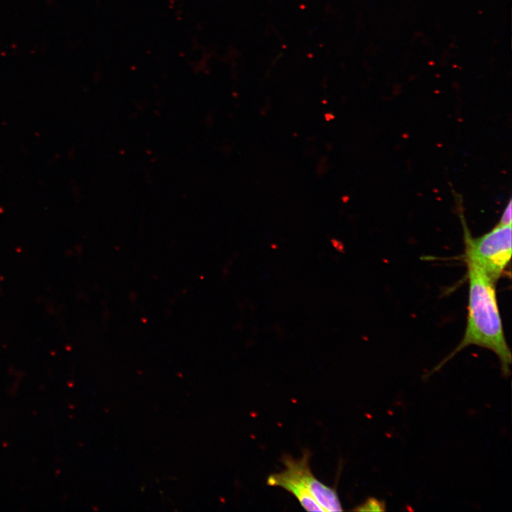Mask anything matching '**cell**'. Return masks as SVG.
<instances>
[{
    "label": "cell",
    "mask_w": 512,
    "mask_h": 512,
    "mask_svg": "<svg viewBox=\"0 0 512 512\" xmlns=\"http://www.w3.org/2000/svg\"><path fill=\"white\" fill-rule=\"evenodd\" d=\"M469 279L466 326L457 347L428 374L439 370L464 348L475 345L491 350L498 356L503 375L511 374V352L503 332L495 282L470 260H465Z\"/></svg>",
    "instance_id": "6da1fadb"
},
{
    "label": "cell",
    "mask_w": 512,
    "mask_h": 512,
    "mask_svg": "<svg viewBox=\"0 0 512 512\" xmlns=\"http://www.w3.org/2000/svg\"><path fill=\"white\" fill-rule=\"evenodd\" d=\"M465 230V260L476 264L495 282L506 271L511 257V225L497 224L478 238Z\"/></svg>",
    "instance_id": "7a4b0ae2"
},
{
    "label": "cell",
    "mask_w": 512,
    "mask_h": 512,
    "mask_svg": "<svg viewBox=\"0 0 512 512\" xmlns=\"http://www.w3.org/2000/svg\"><path fill=\"white\" fill-rule=\"evenodd\" d=\"M311 455L309 449L304 450L302 457L298 459H294L289 454L282 455L281 462L286 467L284 471L308 489L326 511H342L336 490L319 481L311 472L309 466Z\"/></svg>",
    "instance_id": "3957f363"
},
{
    "label": "cell",
    "mask_w": 512,
    "mask_h": 512,
    "mask_svg": "<svg viewBox=\"0 0 512 512\" xmlns=\"http://www.w3.org/2000/svg\"><path fill=\"white\" fill-rule=\"evenodd\" d=\"M267 484L280 487L292 494L301 506L309 511H326L315 499L311 492L297 479L284 470L279 473L271 474L267 479Z\"/></svg>",
    "instance_id": "277c9868"
},
{
    "label": "cell",
    "mask_w": 512,
    "mask_h": 512,
    "mask_svg": "<svg viewBox=\"0 0 512 512\" xmlns=\"http://www.w3.org/2000/svg\"><path fill=\"white\" fill-rule=\"evenodd\" d=\"M385 502L374 497L368 498L362 504L353 509L355 511H385Z\"/></svg>",
    "instance_id": "5b68a950"
},
{
    "label": "cell",
    "mask_w": 512,
    "mask_h": 512,
    "mask_svg": "<svg viewBox=\"0 0 512 512\" xmlns=\"http://www.w3.org/2000/svg\"><path fill=\"white\" fill-rule=\"evenodd\" d=\"M498 224L511 225V201L510 200L506 206Z\"/></svg>",
    "instance_id": "8992f818"
}]
</instances>
